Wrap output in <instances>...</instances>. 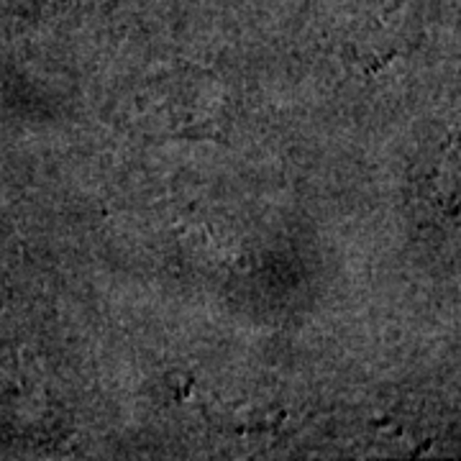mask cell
Masks as SVG:
<instances>
[{
  "instance_id": "obj_1",
  "label": "cell",
  "mask_w": 461,
  "mask_h": 461,
  "mask_svg": "<svg viewBox=\"0 0 461 461\" xmlns=\"http://www.w3.org/2000/svg\"><path fill=\"white\" fill-rule=\"evenodd\" d=\"M50 5H59V0H3L5 14H41Z\"/></svg>"
}]
</instances>
